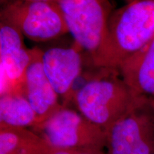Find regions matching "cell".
I'll list each match as a JSON object with an SVG mask.
<instances>
[{
  "label": "cell",
  "instance_id": "obj_1",
  "mask_svg": "<svg viewBox=\"0 0 154 154\" xmlns=\"http://www.w3.org/2000/svg\"><path fill=\"white\" fill-rule=\"evenodd\" d=\"M153 37L154 0L127 2L113 11L104 42L92 65L105 72L118 74L123 61Z\"/></svg>",
  "mask_w": 154,
  "mask_h": 154
},
{
  "label": "cell",
  "instance_id": "obj_2",
  "mask_svg": "<svg viewBox=\"0 0 154 154\" xmlns=\"http://www.w3.org/2000/svg\"><path fill=\"white\" fill-rule=\"evenodd\" d=\"M103 72L77 88L72 103L81 114L106 132L149 97L136 95L116 73Z\"/></svg>",
  "mask_w": 154,
  "mask_h": 154
},
{
  "label": "cell",
  "instance_id": "obj_3",
  "mask_svg": "<svg viewBox=\"0 0 154 154\" xmlns=\"http://www.w3.org/2000/svg\"><path fill=\"white\" fill-rule=\"evenodd\" d=\"M73 41L83 49L91 63L106 36L114 10L110 0H57Z\"/></svg>",
  "mask_w": 154,
  "mask_h": 154
},
{
  "label": "cell",
  "instance_id": "obj_4",
  "mask_svg": "<svg viewBox=\"0 0 154 154\" xmlns=\"http://www.w3.org/2000/svg\"><path fill=\"white\" fill-rule=\"evenodd\" d=\"M0 21L13 25L24 38L36 42H49L69 33L56 2L16 0L2 7Z\"/></svg>",
  "mask_w": 154,
  "mask_h": 154
},
{
  "label": "cell",
  "instance_id": "obj_5",
  "mask_svg": "<svg viewBox=\"0 0 154 154\" xmlns=\"http://www.w3.org/2000/svg\"><path fill=\"white\" fill-rule=\"evenodd\" d=\"M31 129L54 148L103 150L106 145L105 131L70 106H63Z\"/></svg>",
  "mask_w": 154,
  "mask_h": 154
},
{
  "label": "cell",
  "instance_id": "obj_6",
  "mask_svg": "<svg viewBox=\"0 0 154 154\" xmlns=\"http://www.w3.org/2000/svg\"><path fill=\"white\" fill-rule=\"evenodd\" d=\"M106 154H154V99L143 103L106 132Z\"/></svg>",
  "mask_w": 154,
  "mask_h": 154
},
{
  "label": "cell",
  "instance_id": "obj_7",
  "mask_svg": "<svg viewBox=\"0 0 154 154\" xmlns=\"http://www.w3.org/2000/svg\"><path fill=\"white\" fill-rule=\"evenodd\" d=\"M84 54L86 53L74 41L69 47L42 50V67L63 106H70L72 103L76 83L83 73Z\"/></svg>",
  "mask_w": 154,
  "mask_h": 154
},
{
  "label": "cell",
  "instance_id": "obj_8",
  "mask_svg": "<svg viewBox=\"0 0 154 154\" xmlns=\"http://www.w3.org/2000/svg\"><path fill=\"white\" fill-rule=\"evenodd\" d=\"M24 39L18 29L0 21V96L23 94L25 74L33 57V48L28 49Z\"/></svg>",
  "mask_w": 154,
  "mask_h": 154
},
{
  "label": "cell",
  "instance_id": "obj_9",
  "mask_svg": "<svg viewBox=\"0 0 154 154\" xmlns=\"http://www.w3.org/2000/svg\"><path fill=\"white\" fill-rule=\"evenodd\" d=\"M42 49L39 48H33V57L26 69L23 84V94L35 111L41 123L63 107L59 95L42 67Z\"/></svg>",
  "mask_w": 154,
  "mask_h": 154
},
{
  "label": "cell",
  "instance_id": "obj_10",
  "mask_svg": "<svg viewBox=\"0 0 154 154\" xmlns=\"http://www.w3.org/2000/svg\"><path fill=\"white\" fill-rule=\"evenodd\" d=\"M118 74L136 95L154 99V37L123 61Z\"/></svg>",
  "mask_w": 154,
  "mask_h": 154
},
{
  "label": "cell",
  "instance_id": "obj_11",
  "mask_svg": "<svg viewBox=\"0 0 154 154\" xmlns=\"http://www.w3.org/2000/svg\"><path fill=\"white\" fill-rule=\"evenodd\" d=\"M40 123L24 94L14 92L0 96V126L31 129Z\"/></svg>",
  "mask_w": 154,
  "mask_h": 154
},
{
  "label": "cell",
  "instance_id": "obj_12",
  "mask_svg": "<svg viewBox=\"0 0 154 154\" xmlns=\"http://www.w3.org/2000/svg\"><path fill=\"white\" fill-rule=\"evenodd\" d=\"M48 147L32 129L0 126V154H48Z\"/></svg>",
  "mask_w": 154,
  "mask_h": 154
},
{
  "label": "cell",
  "instance_id": "obj_13",
  "mask_svg": "<svg viewBox=\"0 0 154 154\" xmlns=\"http://www.w3.org/2000/svg\"><path fill=\"white\" fill-rule=\"evenodd\" d=\"M48 154H106V152L95 149H60L49 145Z\"/></svg>",
  "mask_w": 154,
  "mask_h": 154
},
{
  "label": "cell",
  "instance_id": "obj_14",
  "mask_svg": "<svg viewBox=\"0 0 154 154\" xmlns=\"http://www.w3.org/2000/svg\"><path fill=\"white\" fill-rule=\"evenodd\" d=\"M16 1V0H0V4H1L2 7L8 5V4L12 2Z\"/></svg>",
  "mask_w": 154,
  "mask_h": 154
},
{
  "label": "cell",
  "instance_id": "obj_15",
  "mask_svg": "<svg viewBox=\"0 0 154 154\" xmlns=\"http://www.w3.org/2000/svg\"><path fill=\"white\" fill-rule=\"evenodd\" d=\"M26 1H45V2H57V0H26Z\"/></svg>",
  "mask_w": 154,
  "mask_h": 154
},
{
  "label": "cell",
  "instance_id": "obj_16",
  "mask_svg": "<svg viewBox=\"0 0 154 154\" xmlns=\"http://www.w3.org/2000/svg\"><path fill=\"white\" fill-rule=\"evenodd\" d=\"M131 1H133V0H126L127 2H131Z\"/></svg>",
  "mask_w": 154,
  "mask_h": 154
}]
</instances>
